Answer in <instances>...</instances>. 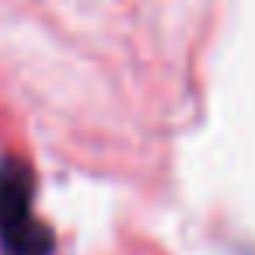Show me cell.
Returning <instances> with one entry per match:
<instances>
[{"label":"cell","instance_id":"1","mask_svg":"<svg viewBox=\"0 0 255 255\" xmlns=\"http://www.w3.org/2000/svg\"><path fill=\"white\" fill-rule=\"evenodd\" d=\"M0 245L4 255L53 252V238L32 210V175L21 161L0 164Z\"/></svg>","mask_w":255,"mask_h":255}]
</instances>
